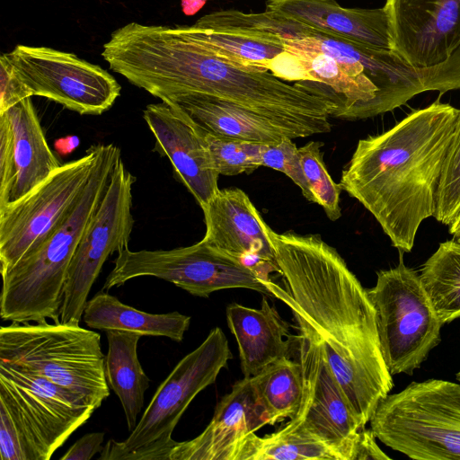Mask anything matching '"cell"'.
Wrapping results in <instances>:
<instances>
[{"instance_id": "obj_11", "label": "cell", "mask_w": 460, "mask_h": 460, "mask_svg": "<svg viewBox=\"0 0 460 460\" xmlns=\"http://www.w3.org/2000/svg\"><path fill=\"white\" fill-rule=\"evenodd\" d=\"M136 178L120 157L103 198L70 262L60 323L79 325L87 296L106 260L128 248L134 226L132 188Z\"/></svg>"}, {"instance_id": "obj_3", "label": "cell", "mask_w": 460, "mask_h": 460, "mask_svg": "<svg viewBox=\"0 0 460 460\" xmlns=\"http://www.w3.org/2000/svg\"><path fill=\"white\" fill-rule=\"evenodd\" d=\"M460 110L439 102L358 142L340 185L376 218L392 245L410 252L436 195Z\"/></svg>"}, {"instance_id": "obj_16", "label": "cell", "mask_w": 460, "mask_h": 460, "mask_svg": "<svg viewBox=\"0 0 460 460\" xmlns=\"http://www.w3.org/2000/svg\"><path fill=\"white\" fill-rule=\"evenodd\" d=\"M60 165L31 97L0 113V208L25 196Z\"/></svg>"}, {"instance_id": "obj_25", "label": "cell", "mask_w": 460, "mask_h": 460, "mask_svg": "<svg viewBox=\"0 0 460 460\" xmlns=\"http://www.w3.org/2000/svg\"><path fill=\"white\" fill-rule=\"evenodd\" d=\"M234 460H355L351 448L283 428L264 437L255 432L239 444Z\"/></svg>"}, {"instance_id": "obj_37", "label": "cell", "mask_w": 460, "mask_h": 460, "mask_svg": "<svg viewBox=\"0 0 460 460\" xmlns=\"http://www.w3.org/2000/svg\"><path fill=\"white\" fill-rule=\"evenodd\" d=\"M376 435L373 430L362 429L359 431L357 443L356 460H388L391 457L385 455L377 446Z\"/></svg>"}, {"instance_id": "obj_17", "label": "cell", "mask_w": 460, "mask_h": 460, "mask_svg": "<svg viewBox=\"0 0 460 460\" xmlns=\"http://www.w3.org/2000/svg\"><path fill=\"white\" fill-rule=\"evenodd\" d=\"M200 208L206 225L203 241L240 259L261 279H269L270 272L279 273L271 228L243 190H219Z\"/></svg>"}, {"instance_id": "obj_20", "label": "cell", "mask_w": 460, "mask_h": 460, "mask_svg": "<svg viewBox=\"0 0 460 460\" xmlns=\"http://www.w3.org/2000/svg\"><path fill=\"white\" fill-rule=\"evenodd\" d=\"M266 11L277 13L314 30L371 48L393 49L384 7L346 8L334 0H268Z\"/></svg>"}, {"instance_id": "obj_23", "label": "cell", "mask_w": 460, "mask_h": 460, "mask_svg": "<svg viewBox=\"0 0 460 460\" xmlns=\"http://www.w3.org/2000/svg\"><path fill=\"white\" fill-rule=\"evenodd\" d=\"M83 320L92 329L134 332L143 336H161L180 342L190 323V317L179 312L150 314L120 302L103 290L88 300Z\"/></svg>"}, {"instance_id": "obj_36", "label": "cell", "mask_w": 460, "mask_h": 460, "mask_svg": "<svg viewBox=\"0 0 460 460\" xmlns=\"http://www.w3.org/2000/svg\"><path fill=\"white\" fill-rule=\"evenodd\" d=\"M103 432H91L84 435L81 438L60 457V460H89L97 453H102L104 447Z\"/></svg>"}, {"instance_id": "obj_42", "label": "cell", "mask_w": 460, "mask_h": 460, "mask_svg": "<svg viewBox=\"0 0 460 460\" xmlns=\"http://www.w3.org/2000/svg\"><path fill=\"white\" fill-rule=\"evenodd\" d=\"M456 240H457L458 242H460V237H459V238H456Z\"/></svg>"}, {"instance_id": "obj_9", "label": "cell", "mask_w": 460, "mask_h": 460, "mask_svg": "<svg viewBox=\"0 0 460 460\" xmlns=\"http://www.w3.org/2000/svg\"><path fill=\"white\" fill-rule=\"evenodd\" d=\"M232 358L224 332L212 329L158 386L129 436L123 441L110 439L98 460H119L126 452L154 443L175 447L178 442L172 434L183 412L199 392L215 383Z\"/></svg>"}, {"instance_id": "obj_6", "label": "cell", "mask_w": 460, "mask_h": 460, "mask_svg": "<svg viewBox=\"0 0 460 460\" xmlns=\"http://www.w3.org/2000/svg\"><path fill=\"white\" fill-rule=\"evenodd\" d=\"M370 429L383 444L415 460H460V382H411L376 407Z\"/></svg>"}, {"instance_id": "obj_18", "label": "cell", "mask_w": 460, "mask_h": 460, "mask_svg": "<svg viewBox=\"0 0 460 460\" xmlns=\"http://www.w3.org/2000/svg\"><path fill=\"white\" fill-rule=\"evenodd\" d=\"M143 117L153 133L154 150L166 156L174 178L201 207L219 190V173L213 163L201 128L173 103L148 104Z\"/></svg>"}, {"instance_id": "obj_19", "label": "cell", "mask_w": 460, "mask_h": 460, "mask_svg": "<svg viewBox=\"0 0 460 460\" xmlns=\"http://www.w3.org/2000/svg\"><path fill=\"white\" fill-rule=\"evenodd\" d=\"M265 425L269 420L252 377H243L218 402L207 428L196 438L178 442L170 460H234L243 439Z\"/></svg>"}, {"instance_id": "obj_28", "label": "cell", "mask_w": 460, "mask_h": 460, "mask_svg": "<svg viewBox=\"0 0 460 460\" xmlns=\"http://www.w3.org/2000/svg\"><path fill=\"white\" fill-rule=\"evenodd\" d=\"M252 384L263 406L269 425L286 418H294L303 397L301 365L288 357L278 359L252 376Z\"/></svg>"}, {"instance_id": "obj_40", "label": "cell", "mask_w": 460, "mask_h": 460, "mask_svg": "<svg viewBox=\"0 0 460 460\" xmlns=\"http://www.w3.org/2000/svg\"><path fill=\"white\" fill-rule=\"evenodd\" d=\"M449 233L453 235L454 239L460 237V212L455 220L448 226Z\"/></svg>"}, {"instance_id": "obj_32", "label": "cell", "mask_w": 460, "mask_h": 460, "mask_svg": "<svg viewBox=\"0 0 460 460\" xmlns=\"http://www.w3.org/2000/svg\"><path fill=\"white\" fill-rule=\"evenodd\" d=\"M319 141H310L298 148L303 171L317 203L324 209L328 218L336 221L341 217L340 194L342 190L329 174L323 159Z\"/></svg>"}, {"instance_id": "obj_30", "label": "cell", "mask_w": 460, "mask_h": 460, "mask_svg": "<svg viewBox=\"0 0 460 460\" xmlns=\"http://www.w3.org/2000/svg\"><path fill=\"white\" fill-rule=\"evenodd\" d=\"M0 459L48 460L13 402L0 394Z\"/></svg>"}, {"instance_id": "obj_31", "label": "cell", "mask_w": 460, "mask_h": 460, "mask_svg": "<svg viewBox=\"0 0 460 460\" xmlns=\"http://www.w3.org/2000/svg\"><path fill=\"white\" fill-rule=\"evenodd\" d=\"M201 131L213 166L219 175L251 173L262 166L261 153L264 144L217 136L202 128Z\"/></svg>"}, {"instance_id": "obj_8", "label": "cell", "mask_w": 460, "mask_h": 460, "mask_svg": "<svg viewBox=\"0 0 460 460\" xmlns=\"http://www.w3.org/2000/svg\"><path fill=\"white\" fill-rule=\"evenodd\" d=\"M139 277H155L201 297L227 288H247L272 297L262 279L240 259L203 240L172 250L119 251L103 290Z\"/></svg>"}, {"instance_id": "obj_15", "label": "cell", "mask_w": 460, "mask_h": 460, "mask_svg": "<svg viewBox=\"0 0 460 460\" xmlns=\"http://www.w3.org/2000/svg\"><path fill=\"white\" fill-rule=\"evenodd\" d=\"M393 50L428 67L460 48V0H385Z\"/></svg>"}, {"instance_id": "obj_34", "label": "cell", "mask_w": 460, "mask_h": 460, "mask_svg": "<svg viewBox=\"0 0 460 460\" xmlns=\"http://www.w3.org/2000/svg\"><path fill=\"white\" fill-rule=\"evenodd\" d=\"M261 157L262 166L285 173L300 188L304 197L314 203V197L303 171L298 148L292 138L284 137L276 144H264Z\"/></svg>"}, {"instance_id": "obj_41", "label": "cell", "mask_w": 460, "mask_h": 460, "mask_svg": "<svg viewBox=\"0 0 460 460\" xmlns=\"http://www.w3.org/2000/svg\"><path fill=\"white\" fill-rule=\"evenodd\" d=\"M456 380H457L458 382H460V371H458V372H457V374H456Z\"/></svg>"}, {"instance_id": "obj_27", "label": "cell", "mask_w": 460, "mask_h": 460, "mask_svg": "<svg viewBox=\"0 0 460 460\" xmlns=\"http://www.w3.org/2000/svg\"><path fill=\"white\" fill-rule=\"evenodd\" d=\"M194 26L241 33L283 45L286 41L314 36L319 32L293 19L266 10L259 13L236 10L214 12L199 18Z\"/></svg>"}, {"instance_id": "obj_22", "label": "cell", "mask_w": 460, "mask_h": 460, "mask_svg": "<svg viewBox=\"0 0 460 460\" xmlns=\"http://www.w3.org/2000/svg\"><path fill=\"white\" fill-rule=\"evenodd\" d=\"M164 102L175 104L195 123L217 136L266 145L288 137L265 117L216 96L194 93Z\"/></svg>"}, {"instance_id": "obj_4", "label": "cell", "mask_w": 460, "mask_h": 460, "mask_svg": "<svg viewBox=\"0 0 460 460\" xmlns=\"http://www.w3.org/2000/svg\"><path fill=\"white\" fill-rule=\"evenodd\" d=\"M120 157V149L116 145L102 144L75 208L44 240L1 273L0 316L4 321L60 322L70 262Z\"/></svg>"}, {"instance_id": "obj_21", "label": "cell", "mask_w": 460, "mask_h": 460, "mask_svg": "<svg viewBox=\"0 0 460 460\" xmlns=\"http://www.w3.org/2000/svg\"><path fill=\"white\" fill-rule=\"evenodd\" d=\"M226 321L237 341L243 377L254 376L269 364L288 357L294 336L266 297L260 308L228 305Z\"/></svg>"}, {"instance_id": "obj_35", "label": "cell", "mask_w": 460, "mask_h": 460, "mask_svg": "<svg viewBox=\"0 0 460 460\" xmlns=\"http://www.w3.org/2000/svg\"><path fill=\"white\" fill-rule=\"evenodd\" d=\"M30 90L15 75L5 54L0 57V113L31 97Z\"/></svg>"}, {"instance_id": "obj_26", "label": "cell", "mask_w": 460, "mask_h": 460, "mask_svg": "<svg viewBox=\"0 0 460 460\" xmlns=\"http://www.w3.org/2000/svg\"><path fill=\"white\" fill-rule=\"evenodd\" d=\"M419 276L441 323L460 318V242L441 243Z\"/></svg>"}, {"instance_id": "obj_12", "label": "cell", "mask_w": 460, "mask_h": 460, "mask_svg": "<svg viewBox=\"0 0 460 460\" xmlns=\"http://www.w3.org/2000/svg\"><path fill=\"white\" fill-rule=\"evenodd\" d=\"M5 56L32 96L45 97L81 115L102 114L120 94L121 87L110 73L74 53L17 45Z\"/></svg>"}, {"instance_id": "obj_14", "label": "cell", "mask_w": 460, "mask_h": 460, "mask_svg": "<svg viewBox=\"0 0 460 460\" xmlns=\"http://www.w3.org/2000/svg\"><path fill=\"white\" fill-rule=\"evenodd\" d=\"M0 394L15 406L48 460L95 411L71 391L2 361Z\"/></svg>"}, {"instance_id": "obj_39", "label": "cell", "mask_w": 460, "mask_h": 460, "mask_svg": "<svg viewBox=\"0 0 460 460\" xmlns=\"http://www.w3.org/2000/svg\"><path fill=\"white\" fill-rule=\"evenodd\" d=\"M207 0H181V9L184 14L193 15L206 4Z\"/></svg>"}, {"instance_id": "obj_7", "label": "cell", "mask_w": 460, "mask_h": 460, "mask_svg": "<svg viewBox=\"0 0 460 460\" xmlns=\"http://www.w3.org/2000/svg\"><path fill=\"white\" fill-rule=\"evenodd\" d=\"M367 295L376 309L382 354L391 375L413 372L441 341L442 323L420 276L402 255L397 266L376 273Z\"/></svg>"}, {"instance_id": "obj_10", "label": "cell", "mask_w": 460, "mask_h": 460, "mask_svg": "<svg viewBox=\"0 0 460 460\" xmlns=\"http://www.w3.org/2000/svg\"><path fill=\"white\" fill-rule=\"evenodd\" d=\"M102 144L61 164L22 198L0 208V271L14 265L71 212L79 200Z\"/></svg>"}, {"instance_id": "obj_24", "label": "cell", "mask_w": 460, "mask_h": 460, "mask_svg": "<svg viewBox=\"0 0 460 460\" xmlns=\"http://www.w3.org/2000/svg\"><path fill=\"white\" fill-rule=\"evenodd\" d=\"M142 336L134 332H106V380L119 399L130 432L137 426L138 414L144 406L145 393L150 384L137 357V343Z\"/></svg>"}, {"instance_id": "obj_5", "label": "cell", "mask_w": 460, "mask_h": 460, "mask_svg": "<svg viewBox=\"0 0 460 460\" xmlns=\"http://www.w3.org/2000/svg\"><path fill=\"white\" fill-rule=\"evenodd\" d=\"M0 361L45 377L95 410L110 395L101 336L80 325L46 321L2 326Z\"/></svg>"}, {"instance_id": "obj_13", "label": "cell", "mask_w": 460, "mask_h": 460, "mask_svg": "<svg viewBox=\"0 0 460 460\" xmlns=\"http://www.w3.org/2000/svg\"><path fill=\"white\" fill-rule=\"evenodd\" d=\"M299 332L303 397L296 416L282 428L351 448L356 460L359 430L365 428L351 409L322 344L306 332Z\"/></svg>"}, {"instance_id": "obj_1", "label": "cell", "mask_w": 460, "mask_h": 460, "mask_svg": "<svg viewBox=\"0 0 460 460\" xmlns=\"http://www.w3.org/2000/svg\"><path fill=\"white\" fill-rule=\"evenodd\" d=\"M281 287L262 280L291 310L299 330L323 347L327 361L362 428L394 387L376 309L337 250L320 234L270 230Z\"/></svg>"}, {"instance_id": "obj_38", "label": "cell", "mask_w": 460, "mask_h": 460, "mask_svg": "<svg viewBox=\"0 0 460 460\" xmlns=\"http://www.w3.org/2000/svg\"><path fill=\"white\" fill-rule=\"evenodd\" d=\"M80 144V139L76 136H66L56 139L54 147L56 151L62 155L72 153Z\"/></svg>"}, {"instance_id": "obj_29", "label": "cell", "mask_w": 460, "mask_h": 460, "mask_svg": "<svg viewBox=\"0 0 460 460\" xmlns=\"http://www.w3.org/2000/svg\"><path fill=\"white\" fill-rule=\"evenodd\" d=\"M177 27L183 34L214 54L252 69L269 71L270 62L286 50L283 44L252 38L241 33L199 28L194 25Z\"/></svg>"}, {"instance_id": "obj_33", "label": "cell", "mask_w": 460, "mask_h": 460, "mask_svg": "<svg viewBox=\"0 0 460 460\" xmlns=\"http://www.w3.org/2000/svg\"><path fill=\"white\" fill-rule=\"evenodd\" d=\"M460 212V111L436 195L434 217L449 226Z\"/></svg>"}, {"instance_id": "obj_2", "label": "cell", "mask_w": 460, "mask_h": 460, "mask_svg": "<svg viewBox=\"0 0 460 460\" xmlns=\"http://www.w3.org/2000/svg\"><path fill=\"white\" fill-rule=\"evenodd\" d=\"M111 70L162 102L204 93L265 117L290 138L329 133L334 103L269 71L236 65L209 51L178 27L130 22L116 32Z\"/></svg>"}]
</instances>
